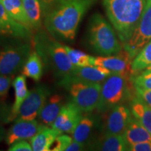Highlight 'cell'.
<instances>
[{"instance_id":"cell-32","label":"cell","mask_w":151,"mask_h":151,"mask_svg":"<svg viewBox=\"0 0 151 151\" xmlns=\"http://www.w3.org/2000/svg\"><path fill=\"white\" fill-rule=\"evenodd\" d=\"M139 99L144 102L151 108V90L135 88Z\"/></svg>"},{"instance_id":"cell-14","label":"cell","mask_w":151,"mask_h":151,"mask_svg":"<svg viewBox=\"0 0 151 151\" xmlns=\"http://www.w3.org/2000/svg\"><path fill=\"white\" fill-rule=\"evenodd\" d=\"M43 126L46 125L39 123L36 120H25L16 119L15 123L6 132V143L11 146L20 140H30Z\"/></svg>"},{"instance_id":"cell-12","label":"cell","mask_w":151,"mask_h":151,"mask_svg":"<svg viewBox=\"0 0 151 151\" xmlns=\"http://www.w3.org/2000/svg\"><path fill=\"white\" fill-rule=\"evenodd\" d=\"M83 117L82 111L72 101L63 105L51 127L61 134H71Z\"/></svg>"},{"instance_id":"cell-29","label":"cell","mask_w":151,"mask_h":151,"mask_svg":"<svg viewBox=\"0 0 151 151\" xmlns=\"http://www.w3.org/2000/svg\"><path fill=\"white\" fill-rule=\"evenodd\" d=\"M73 138L67 134H61L58 135L55 140L53 144L51 147L52 151H64L66 150L67 147L70 145L72 142Z\"/></svg>"},{"instance_id":"cell-2","label":"cell","mask_w":151,"mask_h":151,"mask_svg":"<svg viewBox=\"0 0 151 151\" xmlns=\"http://www.w3.org/2000/svg\"><path fill=\"white\" fill-rule=\"evenodd\" d=\"M102 2L107 16L123 46L137 26L146 0H102Z\"/></svg>"},{"instance_id":"cell-35","label":"cell","mask_w":151,"mask_h":151,"mask_svg":"<svg viewBox=\"0 0 151 151\" xmlns=\"http://www.w3.org/2000/svg\"><path fill=\"white\" fill-rule=\"evenodd\" d=\"M6 136V132L3 126L0 124V142L5 139Z\"/></svg>"},{"instance_id":"cell-11","label":"cell","mask_w":151,"mask_h":151,"mask_svg":"<svg viewBox=\"0 0 151 151\" xmlns=\"http://www.w3.org/2000/svg\"><path fill=\"white\" fill-rule=\"evenodd\" d=\"M132 59L129 52L122 48L116 55L96 57L94 58V66L105 67L111 73L130 77Z\"/></svg>"},{"instance_id":"cell-30","label":"cell","mask_w":151,"mask_h":151,"mask_svg":"<svg viewBox=\"0 0 151 151\" xmlns=\"http://www.w3.org/2000/svg\"><path fill=\"white\" fill-rule=\"evenodd\" d=\"M12 82L10 76L0 74V99L5 98L8 94Z\"/></svg>"},{"instance_id":"cell-27","label":"cell","mask_w":151,"mask_h":151,"mask_svg":"<svg viewBox=\"0 0 151 151\" xmlns=\"http://www.w3.org/2000/svg\"><path fill=\"white\" fill-rule=\"evenodd\" d=\"M69 60L75 67H83L94 66V57L90 56L81 50H76L65 46Z\"/></svg>"},{"instance_id":"cell-15","label":"cell","mask_w":151,"mask_h":151,"mask_svg":"<svg viewBox=\"0 0 151 151\" xmlns=\"http://www.w3.org/2000/svg\"><path fill=\"white\" fill-rule=\"evenodd\" d=\"M0 35L29 40L33 37L32 30L22 25L11 17L0 1Z\"/></svg>"},{"instance_id":"cell-3","label":"cell","mask_w":151,"mask_h":151,"mask_svg":"<svg viewBox=\"0 0 151 151\" xmlns=\"http://www.w3.org/2000/svg\"><path fill=\"white\" fill-rule=\"evenodd\" d=\"M33 47L42 60L44 67L51 71L56 78H62L76 68L69 60L65 45L47 31L38 30L33 37Z\"/></svg>"},{"instance_id":"cell-7","label":"cell","mask_w":151,"mask_h":151,"mask_svg":"<svg viewBox=\"0 0 151 151\" xmlns=\"http://www.w3.org/2000/svg\"><path fill=\"white\" fill-rule=\"evenodd\" d=\"M63 88L67 90L71 101L82 112L90 113L97 109L101 94L100 83L74 81L65 85Z\"/></svg>"},{"instance_id":"cell-26","label":"cell","mask_w":151,"mask_h":151,"mask_svg":"<svg viewBox=\"0 0 151 151\" xmlns=\"http://www.w3.org/2000/svg\"><path fill=\"white\" fill-rule=\"evenodd\" d=\"M151 65V40L147 43L140 52L135 56L132 62L131 76L137 75L146 69Z\"/></svg>"},{"instance_id":"cell-34","label":"cell","mask_w":151,"mask_h":151,"mask_svg":"<svg viewBox=\"0 0 151 151\" xmlns=\"http://www.w3.org/2000/svg\"><path fill=\"white\" fill-rule=\"evenodd\" d=\"M86 148V145L83 143L78 142V141L73 140L70 143L65 151H81L85 150Z\"/></svg>"},{"instance_id":"cell-10","label":"cell","mask_w":151,"mask_h":151,"mask_svg":"<svg viewBox=\"0 0 151 151\" xmlns=\"http://www.w3.org/2000/svg\"><path fill=\"white\" fill-rule=\"evenodd\" d=\"M111 74L113 73H111L110 71L101 66L76 67L65 76L60 79L59 86L63 87L74 81L101 83Z\"/></svg>"},{"instance_id":"cell-9","label":"cell","mask_w":151,"mask_h":151,"mask_svg":"<svg viewBox=\"0 0 151 151\" xmlns=\"http://www.w3.org/2000/svg\"><path fill=\"white\" fill-rule=\"evenodd\" d=\"M50 90L45 85H39L29 92L19 110L16 119L35 120L42 110L47 99L50 96Z\"/></svg>"},{"instance_id":"cell-20","label":"cell","mask_w":151,"mask_h":151,"mask_svg":"<svg viewBox=\"0 0 151 151\" xmlns=\"http://www.w3.org/2000/svg\"><path fill=\"white\" fill-rule=\"evenodd\" d=\"M94 150L104 151L129 150V145L122 134H104L92 146Z\"/></svg>"},{"instance_id":"cell-4","label":"cell","mask_w":151,"mask_h":151,"mask_svg":"<svg viewBox=\"0 0 151 151\" xmlns=\"http://www.w3.org/2000/svg\"><path fill=\"white\" fill-rule=\"evenodd\" d=\"M111 24L100 14H94L90 19L88 29V43L92 50L102 56L118 53L122 48Z\"/></svg>"},{"instance_id":"cell-28","label":"cell","mask_w":151,"mask_h":151,"mask_svg":"<svg viewBox=\"0 0 151 151\" xmlns=\"http://www.w3.org/2000/svg\"><path fill=\"white\" fill-rule=\"evenodd\" d=\"M135 88L151 90V71L145 70L140 74H137L133 79Z\"/></svg>"},{"instance_id":"cell-31","label":"cell","mask_w":151,"mask_h":151,"mask_svg":"<svg viewBox=\"0 0 151 151\" xmlns=\"http://www.w3.org/2000/svg\"><path fill=\"white\" fill-rule=\"evenodd\" d=\"M9 150L10 151H32V148L30 143L26 140H20L11 145Z\"/></svg>"},{"instance_id":"cell-25","label":"cell","mask_w":151,"mask_h":151,"mask_svg":"<svg viewBox=\"0 0 151 151\" xmlns=\"http://www.w3.org/2000/svg\"><path fill=\"white\" fill-rule=\"evenodd\" d=\"M132 116L151 134V108L140 99L134 100L131 106Z\"/></svg>"},{"instance_id":"cell-18","label":"cell","mask_w":151,"mask_h":151,"mask_svg":"<svg viewBox=\"0 0 151 151\" xmlns=\"http://www.w3.org/2000/svg\"><path fill=\"white\" fill-rule=\"evenodd\" d=\"M122 136L129 146L143 141H151V134L134 117L132 118Z\"/></svg>"},{"instance_id":"cell-16","label":"cell","mask_w":151,"mask_h":151,"mask_svg":"<svg viewBox=\"0 0 151 151\" xmlns=\"http://www.w3.org/2000/svg\"><path fill=\"white\" fill-rule=\"evenodd\" d=\"M63 105L64 100L62 95L53 94L50 96L39 115L41 124L51 127Z\"/></svg>"},{"instance_id":"cell-8","label":"cell","mask_w":151,"mask_h":151,"mask_svg":"<svg viewBox=\"0 0 151 151\" xmlns=\"http://www.w3.org/2000/svg\"><path fill=\"white\" fill-rule=\"evenodd\" d=\"M150 40L151 0H146V6L137 26L129 41L122 47L134 58Z\"/></svg>"},{"instance_id":"cell-19","label":"cell","mask_w":151,"mask_h":151,"mask_svg":"<svg viewBox=\"0 0 151 151\" xmlns=\"http://www.w3.org/2000/svg\"><path fill=\"white\" fill-rule=\"evenodd\" d=\"M24 9L33 30H39L43 24L44 3L42 0H22Z\"/></svg>"},{"instance_id":"cell-1","label":"cell","mask_w":151,"mask_h":151,"mask_svg":"<svg viewBox=\"0 0 151 151\" xmlns=\"http://www.w3.org/2000/svg\"><path fill=\"white\" fill-rule=\"evenodd\" d=\"M97 0H50L44 4L43 25L58 41L74 40L79 24Z\"/></svg>"},{"instance_id":"cell-24","label":"cell","mask_w":151,"mask_h":151,"mask_svg":"<svg viewBox=\"0 0 151 151\" xmlns=\"http://www.w3.org/2000/svg\"><path fill=\"white\" fill-rule=\"evenodd\" d=\"M96 125V120L91 116H83L72 134L73 140L83 143L87 146L90 135Z\"/></svg>"},{"instance_id":"cell-13","label":"cell","mask_w":151,"mask_h":151,"mask_svg":"<svg viewBox=\"0 0 151 151\" xmlns=\"http://www.w3.org/2000/svg\"><path fill=\"white\" fill-rule=\"evenodd\" d=\"M132 118L131 111L120 104L109 111L104 124V134H122Z\"/></svg>"},{"instance_id":"cell-37","label":"cell","mask_w":151,"mask_h":151,"mask_svg":"<svg viewBox=\"0 0 151 151\" xmlns=\"http://www.w3.org/2000/svg\"><path fill=\"white\" fill-rule=\"evenodd\" d=\"M42 1H43V3H44V4H46V3L48 2V1H50V0H42Z\"/></svg>"},{"instance_id":"cell-33","label":"cell","mask_w":151,"mask_h":151,"mask_svg":"<svg viewBox=\"0 0 151 151\" xmlns=\"http://www.w3.org/2000/svg\"><path fill=\"white\" fill-rule=\"evenodd\" d=\"M129 150L131 151H151V141L134 143L129 145Z\"/></svg>"},{"instance_id":"cell-6","label":"cell","mask_w":151,"mask_h":151,"mask_svg":"<svg viewBox=\"0 0 151 151\" xmlns=\"http://www.w3.org/2000/svg\"><path fill=\"white\" fill-rule=\"evenodd\" d=\"M129 77L115 73L107 77L101 85L99 103L97 108L99 112H107L123 102L129 92Z\"/></svg>"},{"instance_id":"cell-5","label":"cell","mask_w":151,"mask_h":151,"mask_svg":"<svg viewBox=\"0 0 151 151\" xmlns=\"http://www.w3.org/2000/svg\"><path fill=\"white\" fill-rule=\"evenodd\" d=\"M32 52L28 40L16 38L0 46V74L12 76L22 70Z\"/></svg>"},{"instance_id":"cell-22","label":"cell","mask_w":151,"mask_h":151,"mask_svg":"<svg viewBox=\"0 0 151 151\" xmlns=\"http://www.w3.org/2000/svg\"><path fill=\"white\" fill-rule=\"evenodd\" d=\"M43 61L35 50L32 51L22 69V74L36 82L41 80L43 73Z\"/></svg>"},{"instance_id":"cell-21","label":"cell","mask_w":151,"mask_h":151,"mask_svg":"<svg viewBox=\"0 0 151 151\" xmlns=\"http://www.w3.org/2000/svg\"><path fill=\"white\" fill-rule=\"evenodd\" d=\"M25 77V76L22 74L18 76L12 83L15 90V101L11 107V119L17 118L22 104L29 94V91L27 89Z\"/></svg>"},{"instance_id":"cell-36","label":"cell","mask_w":151,"mask_h":151,"mask_svg":"<svg viewBox=\"0 0 151 151\" xmlns=\"http://www.w3.org/2000/svg\"><path fill=\"white\" fill-rule=\"evenodd\" d=\"M146 71H151V65L150 66H148V67L146 69Z\"/></svg>"},{"instance_id":"cell-23","label":"cell","mask_w":151,"mask_h":151,"mask_svg":"<svg viewBox=\"0 0 151 151\" xmlns=\"http://www.w3.org/2000/svg\"><path fill=\"white\" fill-rule=\"evenodd\" d=\"M9 14L22 25L32 30L31 24L24 11L22 0H0Z\"/></svg>"},{"instance_id":"cell-17","label":"cell","mask_w":151,"mask_h":151,"mask_svg":"<svg viewBox=\"0 0 151 151\" xmlns=\"http://www.w3.org/2000/svg\"><path fill=\"white\" fill-rule=\"evenodd\" d=\"M60 134L52 127L43 126L34 137L30 139L32 150L50 151L55 140Z\"/></svg>"}]
</instances>
